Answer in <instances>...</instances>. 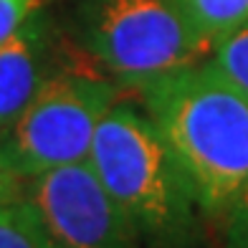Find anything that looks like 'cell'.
<instances>
[{
  "instance_id": "obj_1",
  "label": "cell",
  "mask_w": 248,
  "mask_h": 248,
  "mask_svg": "<svg viewBox=\"0 0 248 248\" xmlns=\"http://www.w3.org/2000/svg\"><path fill=\"white\" fill-rule=\"evenodd\" d=\"M137 92L202 216L223 220L248 185V92L213 61L172 69Z\"/></svg>"
},
{
  "instance_id": "obj_2",
  "label": "cell",
  "mask_w": 248,
  "mask_h": 248,
  "mask_svg": "<svg viewBox=\"0 0 248 248\" xmlns=\"http://www.w3.org/2000/svg\"><path fill=\"white\" fill-rule=\"evenodd\" d=\"M86 162L127 210L144 248H198L202 210L142 109L117 101L101 119Z\"/></svg>"
},
{
  "instance_id": "obj_3",
  "label": "cell",
  "mask_w": 248,
  "mask_h": 248,
  "mask_svg": "<svg viewBox=\"0 0 248 248\" xmlns=\"http://www.w3.org/2000/svg\"><path fill=\"white\" fill-rule=\"evenodd\" d=\"M76 41L119 86L140 89L210 48L177 0H84Z\"/></svg>"
},
{
  "instance_id": "obj_4",
  "label": "cell",
  "mask_w": 248,
  "mask_h": 248,
  "mask_svg": "<svg viewBox=\"0 0 248 248\" xmlns=\"http://www.w3.org/2000/svg\"><path fill=\"white\" fill-rule=\"evenodd\" d=\"M119 101V84L89 69H56L10 129L0 147L28 177L86 162L94 134L107 111Z\"/></svg>"
},
{
  "instance_id": "obj_5",
  "label": "cell",
  "mask_w": 248,
  "mask_h": 248,
  "mask_svg": "<svg viewBox=\"0 0 248 248\" xmlns=\"http://www.w3.org/2000/svg\"><path fill=\"white\" fill-rule=\"evenodd\" d=\"M23 200L53 248H144L137 225L89 162L28 177Z\"/></svg>"
},
{
  "instance_id": "obj_6",
  "label": "cell",
  "mask_w": 248,
  "mask_h": 248,
  "mask_svg": "<svg viewBox=\"0 0 248 248\" xmlns=\"http://www.w3.org/2000/svg\"><path fill=\"white\" fill-rule=\"evenodd\" d=\"M53 71V41L46 18L33 13L0 46V134L23 114Z\"/></svg>"
},
{
  "instance_id": "obj_7",
  "label": "cell",
  "mask_w": 248,
  "mask_h": 248,
  "mask_svg": "<svg viewBox=\"0 0 248 248\" xmlns=\"http://www.w3.org/2000/svg\"><path fill=\"white\" fill-rule=\"evenodd\" d=\"M177 5L210 48L233 31L248 26V0H177Z\"/></svg>"
},
{
  "instance_id": "obj_8",
  "label": "cell",
  "mask_w": 248,
  "mask_h": 248,
  "mask_svg": "<svg viewBox=\"0 0 248 248\" xmlns=\"http://www.w3.org/2000/svg\"><path fill=\"white\" fill-rule=\"evenodd\" d=\"M0 248H53L23 198L0 205Z\"/></svg>"
},
{
  "instance_id": "obj_9",
  "label": "cell",
  "mask_w": 248,
  "mask_h": 248,
  "mask_svg": "<svg viewBox=\"0 0 248 248\" xmlns=\"http://www.w3.org/2000/svg\"><path fill=\"white\" fill-rule=\"evenodd\" d=\"M213 63L238 84L243 92H248V26L233 31L231 36L220 38L213 46Z\"/></svg>"
},
{
  "instance_id": "obj_10",
  "label": "cell",
  "mask_w": 248,
  "mask_h": 248,
  "mask_svg": "<svg viewBox=\"0 0 248 248\" xmlns=\"http://www.w3.org/2000/svg\"><path fill=\"white\" fill-rule=\"evenodd\" d=\"M225 228V243L228 248H248V185L241 190L231 210L220 220Z\"/></svg>"
},
{
  "instance_id": "obj_11",
  "label": "cell",
  "mask_w": 248,
  "mask_h": 248,
  "mask_svg": "<svg viewBox=\"0 0 248 248\" xmlns=\"http://www.w3.org/2000/svg\"><path fill=\"white\" fill-rule=\"evenodd\" d=\"M38 0H0V46L23 28L26 20L36 13Z\"/></svg>"
},
{
  "instance_id": "obj_12",
  "label": "cell",
  "mask_w": 248,
  "mask_h": 248,
  "mask_svg": "<svg viewBox=\"0 0 248 248\" xmlns=\"http://www.w3.org/2000/svg\"><path fill=\"white\" fill-rule=\"evenodd\" d=\"M23 187H26V177L16 170L8 152L0 147V205L20 200L23 198Z\"/></svg>"
}]
</instances>
